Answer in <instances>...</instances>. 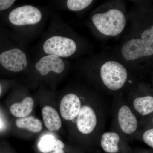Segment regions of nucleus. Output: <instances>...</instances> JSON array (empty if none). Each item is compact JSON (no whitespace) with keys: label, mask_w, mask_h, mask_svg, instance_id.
<instances>
[{"label":"nucleus","mask_w":153,"mask_h":153,"mask_svg":"<svg viewBox=\"0 0 153 153\" xmlns=\"http://www.w3.org/2000/svg\"><path fill=\"white\" fill-rule=\"evenodd\" d=\"M46 16L42 9L30 4L13 9L9 13V23L16 30L23 41L33 37L43 26Z\"/></svg>","instance_id":"obj_1"},{"label":"nucleus","mask_w":153,"mask_h":153,"mask_svg":"<svg viewBox=\"0 0 153 153\" xmlns=\"http://www.w3.org/2000/svg\"><path fill=\"white\" fill-rule=\"evenodd\" d=\"M50 26L41 43V55H54L63 59L75 55L79 49L76 40L64 32L57 21Z\"/></svg>","instance_id":"obj_2"},{"label":"nucleus","mask_w":153,"mask_h":153,"mask_svg":"<svg viewBox=\"0 0 153 153\" xmlns=\"http://www.w3.org/2000/svg\"><path fill=\"white\" fill-rule=\"evenodd\" d=\"M31 64L24 41L18 36L14 41L6 40L0 43V65L4 69L19 73Z\"/></svg>","instance_id":"obj_3"},{"label":"nucleus","mask_w":153,"mask_h":153,"mask_svg":"<svg viewBox=\"0 0 153 153\" xmlns=\"http://www.w3.org/2000/svg\"><path fill=\"white\" fill-rule=\"evenodd\" d=\"M117 97L113 105L112 131L129 140L137 130L138 121L126 101L122 97Z\"/></svg>","instance_id":"obj_4"},{"label":"nucleus","mask_w":153,"mask_h":153,"mask_svg":"<svg viewBox=\"0 0 153 153\" xmlns=\"http://www.w3.org/2000/svg\"><path fill=\"white\" fill-rule=\"evenodd\" d=\"M98 79L105 90L116 93L126 87L129 82V76L122 64L114 60H108L100 68Z\"/></svg>","instance_id":"obj_5"},{"label":"nucleus","mask_w":153,"mask_h":153,"mask_svg":"<svg viewBox=\"0 0 153 153\" xmlns=\"http://www.w3.org/2000/svg\"><path fill=\"white\" fill-rule=\"evenodd\" d=\"M91 21L99 32L105 36H118L123 32L126 24L124 14L116 8L94 14Z\"/></svg>","instance_id":"obj_6"},{"label":"nucleus","mask_w":153,"mask_h":153,"mask_svg":"<svg viewBox=\"0 0 153 153\" xmlns=\"http://www.w3.org/2000/svg\"><path fill=\"white\" fill-rule=\"evenodd\" d=\"M30 67H32L40 76L45 77L52 74H62L66 66L62 58L54 55H42L31 63Z\"/></svg>","instance_id":"obj_7"},{"label":"nucleus","mask_w":153,"mask_h":153,"mask_svg":"<svg viewBox=\"0 0 153 153\" xmlns=\"http://www.w3.org/2000/svg\"><path fill=\"white\" fill-rule=\"evenodd\" d=\"M121 53L126 61H133L153 55V44L141 38H133L123 44Z\"/></svg>","instance_id":"obj_8"},{"label":"nucleus","mask_w":153,"mask_h":153,"mask_svg":"<svg viewBox=\"0 0 153 153\" xmlns=\"http://www.w3.org/2000/svg\"><path fill=\"white\" fill-rule=\"evenodd\" d=\"M82 96L70 92L63 97L60 103L61 116L67 121L71 122L76 117L82 104Z\"/></svg>","instance_id":"obj_9"},{"label":"nucleus","mask_w":153,"mask_h":153,"mask_svg":"<svg viewBox=\"0 0 153 153\" xmlns=\"http://www.w3.org/2000/svg\"><path fill=\"white\" fill-rule=\"evenodd\" d=\"M126 102L135 115L146 116L153 113L152 96H129Z\"/></svg>","instance_id":"obj_10"},{"label":"nucleus","mask_w":153,"mask_h":153,"mask_svg":"<svg viewBox=\"0 0 153 153\" xmlns=\"http://www.w3.org/2000/svg\"><path fill=\"white\" fill-rule=\"evenodd\" d=\"M126 140L116 131L104 132L101 135L99 142L103 150L107 153H118L120 150L121 144Z\"/></svg>","instance_id":"obj_11"},{"label":"nucleus","mask_w":153,"mask_h":153,"mask_svg":"<svg viewBox=\"0 0 153 153\" xmlns=\"http://www.w3.org/2000/svg\"><path fill=\"white\" fill-rule=\"evenodd\" d=\"M38 148L43 153H48L53 151L54 153H64V143L52 134H47L41 137L38 142Z\"/></svg>","instance_id":"obj_12"},{"label":"nucleus","mask_w":153,"mask_h":153,"mask_svg":"<svg viewBox=\"0 0 153 153\" xmlns=\"http://www.w3.org/2000/svg\"><path fill=\"white\" fill-rule=\"evenodd\" d=\"M44 124L49 131H55L60 129L62 122L57 111L51 106H45L42 110Z\"/></svg>","instance_id":"obj_13"},{"label":"nucleus","mask_w":153,"mask_h":153,"mask_svg":"<svg viewBox=\"0 0 153 153\" xmlns=\"http://www.w3.org/2000/svg\"><path fill=\"white\" fill-rule=\"evenodd\" d=\"M34 105L33 98L30 97H26L22 102H16L12 105L10 108V111L16 117H27L33 111Z\"/></svg>","instance_id":"obj_14"},{"label":"nucleus","mask_w":153,"mask_h":153,"mask_svg":"<svg viewBox=\"0 0 153 153\" xmlns=\"http://www.w3.org/2000/svg\"><path fill=\"white\" fill-rule=\"evenodd\" d=\"M16 125L19 128L27 129L33 133L39 132L42 129L41 121L32 116L18 119Z\"/></svg>","instance_id":"obj_15"},{"label":"nucleus","mask_w":153,"mask_h":153,"mask_svg":"<svg viewBox=\"0 0 153 153\" xmlns=\"http://www.w3.org/2000/svg\"><path fill=\"white\" fill-rule=\"evenodd\" d=\"M91 0H68L65 1L66 8L72 12H80L87 8L92 4Z\"/></svg>","instance_id":"obj_16"},{"label":"nucleus","mask_w":153,"mask_h":153,"mask_svg":"<svg viewBox=\"0 0 153 153\" xmlns=\"http://www.w3.org/2000/svg\"><path fill=\"white\" fill-rule=\"evenodd\" d=\"M142 138L145 143L153 148V128L145 131L143 134Z\"/></svg>","instance_id":"obj_17"},{"label":"nucleus","mask_w":153,"mask_h":153,"mask_svg":"<svg viewBox=\"0 0 153 153\" xmlns=\"http://www.w3.org/2000/svg\"><path fill=\"white\" fill-rule=\"evenodd\" d=\"M141 38L143 40L153 44V25L143 32Z\"/></svg>","instance_id":"obj_18"},{"label":"nucleus","mask_w":153,"mask_h":153,"mask_svg":"<svg viewBox=\"0 0 153 153\" xmlns=\"http://www.w3.org/2000/svg\"><path fill=\"white\" fill-rule=\"evenodd\" d=\"M16 2L15 0H0V11L7 10L10 8Z\"/></svg>","instance_id":"obj_19"},{"label":"nucleus","mask_w":153,"mask_h":153,"mask_svg":"<svg viewBox=\"0 0 153 153\" xmlns=\"http://www.w3.org/2000/svg\"><path fill=\"white\" fill-rule=\"evenodd\" d=\"M3 123L1 120L0 118V129H1L3 128Z\"/></svg>","instance_id":"obj_20"},{"label":"nucleus","mask_w":153,"mask_h":153,"mask_svg":"<svg viewBox=\"0 0 153 153\" xmlns=\"http://www.w3.org/2000/svg\"><path fill=\"white\" fill-rule=\"evenodd\" d=\"M2 88L1 85L0 84V95L2 93Z\"/></svg>","instance_id":"obj_21"},{"label":"nucleus","mask_w":153,"mask_h":153,"mask_svg":"<svg viewBox=\"0 0 153 153\" xmlns=\"http://www.w3.org/2000/svg\"><path fill=\"white\" fill-rule=\"evenodd\" d=\"M152 122L153 123V117H152Z\"/></svg>","instance_id":"obj_22"}]
</instances>
